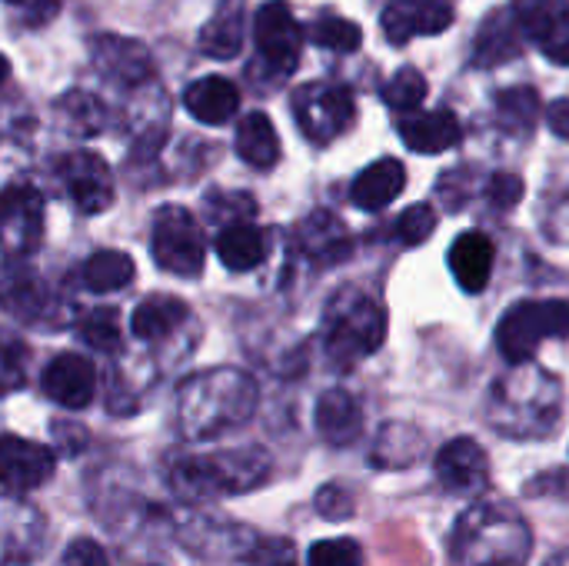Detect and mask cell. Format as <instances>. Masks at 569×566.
Here are the masks:
<instances>
[{
	"instance_id": "cell-1",
	"label": "cell",
	"mask_w": 569,
	"mask_h": 566,
	"mask_svg": "<svg viewBox=\"0 0 569 566\" xmlns=\"http://www.w3.org/2000/svg\"><path fill=\"white\" fill-rule=\"evenodd\" d=\"M507 377L490 400V420L507 437H547L560 420V384L537 367Z\"/></svg>"
},
{
	"instance_id": "cell-2",
	"label": "cell",
	"mask_w": 569,
	"mask_h": 566,
	"mask_svg": "<svg viewBox=\"0 0 569 566\" xmlns=\"http://www.w3.org/2000/svg\"><path fill=\"white\" fill-rule=\"evenodd\" d=\"M257 407V387L247 374H203L183 390V424L190 437H213L243 424Z\"/></svg>"
},
{
	"instance_id": "cell-3",
	"label": "cell",
	"mask_w": 569,
	"mask_h": 566,
	"mask_svg": "<svg viewBox=\"0 0 569 566\" xmlns=\"http://www.w3.org/2000/svg\"><path fill=\"white\" fill-rule=\"evenodd\" d=\"M383 337L387 314L363 290L343 287L327 307V354L337 367H353L357 360L377 354Z\"/></svg>"
},
{
	"instance_id": "cell-4",
	"label": "cell",
	"mask_w": 569,
	"mask_h": 566,
	"mask_svg": "<svg viewBox=\"0 0 569 566\" xmlns=\"http://www.w3.org/2000/svg\"><path fill=\"white\" fill-rule=\"evenodd\" d=\"M270 460L263 450H227L210 457H187L173 470L177 490L190 497H217V494H243L267 480Z\"/></svg>"
},
{
	"instance_id": "cell-5",
	"label": "cell",
	"mask_w": 569,
	"mask_h": 566,
	"mask_svg": "<svg viewBox=\"0 0 569 566\" xmlns=\"http://www.w3.org/2000/svg\"><path fill=\"white\" fill-rule=\"evenodd\" d=\"M567 300H523L510 307L497 324V347L510 364H527L540 350V344L567 337Z\"/></svg>"
},
{
	"instance_id": "cell-6",
	"label": "cell",
	"mask_w": 569,
	"mask_h": 566,
	"mask_svg": "<svg viewBox=\"0 0 569 566\" xmlns=\"http://www.w3.org/2000/svg\"><path fill=\"white\" fill-rule=\"evenodd\" d=\"M150 254L160 270L177 274V277H197L203 270L207 244L197 217L187 207H160L153 214V230H150Z\"/></svg>"
},
{
	"instance_id": "cell-7",
	"label": "cell",
	"mask_w": 569,
	"mask_h": 566,
	"mask_svg": "<svg viewBox=\"0 0 569 566\" xmlns=\"http://www.w3.org/2000/svg\"><path fill=\"white\" fill-rule=\"evenodd\" d=\"M43 240V197L30 183L0 193V247L7 257H27Z\"/></svg>"
},
{
	"instance_id": "cell-8",
	"label": "cell",
	"mask_w": 569,
	"mask_h": 566,
	"mask_svg": "<svg viewBox=\"0 0 569 566\" xmlns=\"http://www.w3.org/2000/svg\"><path fill=\"white\" fill-rule=\"evenodd\" d=\"M253 40L260 57L280 73H293L300 63V47H303V27L297 23L293 10L283 0H270L257 10L253 17Z\"/></svg>"
},
{
	"instance_id": "cell-9",
	"label": "cell",
	"mask_w": 569,
	"mask_h": 566,
	"mask_svg": "<svg viewBox=\"0 0 569 566\" xmlns=\"http://www.w3.org/2000/svg\"><path fill=\"white\" fill-rule=\"evenodd\" d=\"M297 123L313 143H330L353 123V97L343 87L310 83L297 93Z\"/></svg>"
},
{
	"instance_id": "cell-10",
	"label": "cell",
	"mask_w": 569,
	"mask_h": 566,
	"mask_svg": "<svg viewBox=\"0 0 569 566\" xmlns=\"http://www.w3.org/2000/svg\"><path fill=\"white\" fill-rule=\"evenodd\" d=\"M523 37L537 40L553 63H569V0H513Z\"/></svg>"
},
{
	"instance_id": "cell-11",
	"label": "cell",
	"mask_w": 569,
	"mask_h": 566,
	"mask_svg": "<svg viewBox=\"0 0 569 566\" xmlns=\"http://www.w3.org/2000/svg\"><path fill=\"white\" fill-rule=\"evenodd\" d=\"M437 480L450 494L480 497L490 487V464L477 440L457 437L437 454Z\"/></svg>"
},
{
	"instance_id": "cell-12",
	"label": "cell",
	"mask_w": 569,
	"mask_h": 566,
	"mask_svg": "<svg viewBox=\"0 0 569 566\" xmlns=\"http://www.w3.org/2000/svg\"><path fill=\"white\" fill-rule=\"evenodd\" d=\"M60 177H63L70 200L83 214H100L113 203V177H110V167L103 163V157H97L90 150H77L63 160Z\"/></svg>"
},
{
	"instance_id": "cell-13",
	"label": "cell",
	"mask_w": 569,
	"mask_h": 566,
	"mask_svg": "<svg viewBox=\"0 0 569 566\" xmlns=\"http://www.w3.org/2000/svg\"><path fill=\"white\" fill-rule=\"evenodd\" d=\"M53 450L23 437H0V487L37 490L53 477Z\"/></svg>"
},
{
	"instance_id": "cell-14",
	"label": "cell",
	"mask_w": 569,
	"mask_h": 566,
	"mask_svg": "<svg viewBox=\"0 0 569 566\" xmlns=\"http://www.w3.org/2000/svg\"><path fill=\"white\" fill-rule=\"evenodd\" d=\"M390 43H407L410 37H433L453 23V10L443 0H397L380 17Z\"/></svg>"
},
{
	"instance_id": "cell-15",
	"label": "cell",
	"mask_w": 569,
	"mask_h": 566,
	"mask_svg": "<svg viewBox=\"0 0 569 566\" xmlns=\"http://www.w3.org/2000/svg\"><path fill=\"white\" fill-rule=\"evenodd\" d=\"M93 390H97V370L80 354H60L43 370V394L67 410H83L93 400Z\"/></svg>"
},
{
	"instance_id": "cell-16",
	"label": "cell",
	"mask_w": 569,
	"mask_h": 566,
	"mask_svg": "<svg viewBox=\"0 0 569 566\" xmlns=\"http://www.w3.org/2000/svg\"><path fill=\"white\" fill-rule=\"evenodd\" d=\"M90 53H93V63L120 80V83H143L153 77V60H150V50L140 43V40H130V37H113V33H100L90 40Z\"/></svg>"
},
{
	"instance_id": "cell-17",
	"label": "cell",
	"mask_w": 569,
	"mask_h": 566,
	"mask_svg": "<svg viewBox=\"0 0 569 566\" xmlns=\"http://www.w3.org/2000/svg\"><path fill=\"white\" fill-rule=\"evenodd\" d=\"M397 130L413 153H447L463 137V127L450 110H410L397 120Z\"/></svg>"
},
{
	"instance_id": "cell-18",
	"label": "cell",
	"mask_w": 569,
	"mask_h": 566,
	"mask_svg": "<svg viewBox=\"0 0 569 566\" xmlns=\"http://www.w3.org/2000/svg\"><path fill=\"white\" fill-rule=\"evenodd\" d=\"M450 270L457 277V284L467 294H480L490 277H493V260H497V247L487 234L480 230H467L453 240L450 247Z\"/></svg>"
},
{
	"instance_id": "cell-19",
	"label": "cell",
	"mask_w": 569,
	"mask_h": 566,
	"mask_svg": "<svg viewBox=\"0 0 569 566\" xmlns=\"http://www.w3.org/2000/svg\"><path fill=\"white\" fill-rule=\"evenodd\" d=\"M407 183V170L397 157H383V160H373L357 180H353V190H350V200L353 207L373 214V210H383L387 203H393L400 197Z\"/></svg>"
},
{
	"instance_id": "cell-20",
	"label": "cell",
	"mask_w": 569,
	"mask_h": 566,
	"mask_svg": "<svg viewBox=\"0 0 569 566\" xmlns=\"http://www.w3.org/2000/svg\"><path fill=\"white\" fill-rule=\"evenodd\" d=\"M520 53H523V30H520L513 10H497L477 33L473 63L477 67H503Z\"/></svg>"
},
{
	"instance_id": "cell-21",
	"label": "cell",
	"mask_w": 569,
	"mask_h": 566,
	"mask_svg": "<svg viewBox=\"0 0 569 566\" xmlns=\"http://www.w3.org/2000/svg\"><path fill=\"white\" fill-rule=\"evenodd\" d=\"M183 103L200 123L217 127V123H227L240 110V90L227 77H200L187 87Z\"/></svg>"
},
{
	"instance_id": "cell-22",
	"label": "cell",
	"mask_w": 569,
	"mask_h": 566,
	"mask_svg": "<svg viewBox=\"0 0 569 566\" xmlns=\"http://www.w3.org/2000/svg\"><path fill=\"white\" fill-rule=\"evenodd\" d=\"M317 430L327 444L347 447L360 437L363 430V414L360 404L347 390H327L317 400Z\"/></svg>"
},
{
	"instance_id": "cell-23",
	"label": "cell",
	"mask_w": 569,
	"mask_h": 566,
	"mask_svg": "<svg viewBox=\"0 0 569 566\" xmlns=\"http://www.w3.org/2000/svg\"><path fill=\"white\" fill-rule=\"evenodd\" d=\"M217 257L233 274L253 270L267 260V234L253 224H230L217 237Z\"/></svg>"
},
{
	"instance_id": "cell-24",
	"label": "cell",
	"mask_w": 569,
	"mask_h": 566,
	"mask_svg": "<svg viewBox=\"0 0 569 566\" xmlns=\"http://www.w3.org/2000/svg\"><path fill=\"white\" fill-rule=\"evenodd\" d=\"M0 304L17 314V317H40L43 307H47V287L43 280L23 267V264H7L0 270Z\"/></svg>"
},
{
	"instance_id": "cell-25",
	"label": "cell",
	"mask_w": 569,
	"mask_h": 566,
	"mask_svg": "<svg viewBox=\"0 0 569 566\" xmlns=\"http://www.w3.org/2000/svg\"><path fill=\"white\" fill-rule=\"evenodd\" d=\"M237 153L243 163H250L257 170H270L280 160V140L263 110H250L237 123Z\"/></svg>"
},
{
	"instance_id": "cell-26",
	"label": "cell",
	"mask_w": 569,
	"mask_h": 566,
	"mask_svg": "<svg viewBox=\"0 0 569 566\" xmlns=\"http://www.w3.org/2000/svg\"><path fill=\"white\" fill-rule=\"evenodd\" d=\"M300 244L320 264H327V260L333 264V260H340V257L350 254V234H347V227L333 214H327V210H317V214H310L300 224Z\"/></svg>"
},
{
	"instance_id": "cell-27",
	"label": "cell",
	"mask_w": 569,
	"mask_h": 566,
	"mask_svg": "<svg viewBox=\"0 0 569 566\" xmlns=\"http://www.w3.org/2000/svg\"><path fill=\"white\" fill-rule=\"evenodd\" d=\"M183 317H187V307H183L177 297L160 294V297L143 300V304L133 310L130 330H133V337H140V340H163L167 334H173V330L183 324Z\"/></svg>"
},
{
	"instance_id": "cell-28",
	"label": "cell",
	"mask_w": 569,
	"mask_h": 566,
	"mask_svg": "<svg viewBox=\"0 0 569 566\" xmlns=\"http://www.w3.org/2000/svg\"><path fill=\"white\" fill-rule=\"evenodd\" d=\"M137 267L127 254L120 250H97L87 264H83V284L97 294H113L123 290L133 280Z\"/></svg>"
},
{
	"instance_id": "cell-29",
	"label": "cell",
	"mask_w": 569,
	"mask_h": 566,
	"mask_svg": "<svg viewBox=\"0 0 569 566\" xmlns=\"http://www.w3.org/2000/svg\"><path fill=\"white\" fill-rule=\"evenodd\" d=\"M200 50L213 60H233L243 50L240 10H220L200 33Z\"/></svg>"
},
{
	"instance_id": "cell-30",
	"label": "cell",
	"mask_w": 569,
	"mask_h": 566,
	"mask_svg": "<svg viewBox=\"0 0 569 566\" xmlns=\"http://www.w3.org/2000/svg\"><path fill=\"white\" fill-rule=\"evenodd\" d=\"M540 117H543V107H540L537 90H530V87H513L497 97V120L507 130H520V133L533 130Z\"/></svg>"
},
{
	"instance_id": "cell-31",
	"label": "cell",
	"mask_w": 569,
	"mask_h": 566,
	"mask_svg": "<svg viewBox=\"0 0 569 566\" xmlns=\"http://www.w3.org/2000/svg\"><path fill=\"white\" fill-rule=\"evenodd\" d=\"M307 37H310L317 47L333 50V53H353V50L363 43L360 23L347 20V17H317V20L307 27Z\"/></svg>"
},
{
	"instance_id": "cell-32",
	"label": "cell",
	"mask_w": 569,
	"mask_h": 566,
	"mask_svg": "<svg viewBox=\"0 0 569 566\" xmlns=\"http://www.w3.org/2000/svg\"><path fill=\"white\" fill-rule=\"evenodd\" d=\"M383 103L397 113H410L420 110V103L427 100V77L417 67H403L397 70L387 83H383Z\"/></svg>"
},
{
	"instance_id": "cell-33",
	"label": "cell",
	"mask_w": 569,
	"mask_h": 566,
	"mask_svg": "<svg viewBox=\"0 0 569 566\" xmlns=\"http://www.w3.org/2000/svg\"><path fill=\"white\" fill-rule=\"evenodd\" d=\"M117 310L113 307H97L90 314L80 317L77 330H80V340L93 350H117L120 347V324H117Z\"/></svg>"
},
{
	"instance_id": "cell-34",
	"label": "cell",
	"mask_w": 569,
	"mask_h": 566,
	"mask_svg": "<svg viewBox=\"0 0 569 566\" xmlns=\"http://www.w3.org/2000/svg\"><path fill=\"white\" fill-rule=\"evenodd\" d=\"M307 566H363V547L350 537L317 540L307 554Z\"/></svg>"
},
{
	"instance_id": "cell-35",
	"label": "cell",
	"mask_w": 569,
	"mask_h": 566,
	"mask_svg": "<svg viewBox=\"0 0 569 566\" xmlns=\"http://www.w3.org/2000/svg\"><path fill=\"white\" fill-rule=\"evenodd\" d=\"M437 230V210L430 203H413L403 210V217L397 220V237L407 244V247H420L433 237Z\"/></svg>"
},
{
	"instance_id": "cell-36",
	"label": "cell",
	"mask_w": 569,
	"mask_h": 566,
	"mask_svg": "<svg viewBox=\"0 0 569 566\" xmlns=\"http://www.w3.org/2000/svg\"><path fill=\"white\" fill-rule=\"evenodd\" d=\"M27 380V347L0 334V394H13Z\"/></svg>"
},
{
	"instance_id": "cell-37",
	"label": "cell",
	"mask_w": 569,
	"mask_h": 566,
	"mask_svg": "<svg viewBox=\"0 0 569 566\" xmlns=\"http://www.w3.org/2000/svg\"><path fill=\"white\" fill-rule=\"evenodd\" d=\"M487 197L497 210H510L523 200V180L513 173H497L487 187Z\"/></svg>"
},
{
	"instance_id": "cell-38",
	"label": "cell",
	"mask_w": 569,
	"mask_h": 566,
	"mask_svg": "<svg viewBox=\"0 0 569 566\" xmlns=\"http://www.w3.org/2000/svg\"><path fill=\"white\" fill-rule=\"evenodd\" d=\"M63 103H67V107H73L70 113H73V120H77V127H80L83 133H90V130H97V127H100L103 110H100V103H97L93 97H87V93H70Z\"/></svg>"
},
{
	"instance_id": "cell-39",
	"label": "cell",
	"mask_w": 569,
	"mask_h": 566,
	"mask_svg": "<svg viewBox=\"0 0 569 566\" xmlns=\"http://www.w3.org/2000/svg\"><path fill=\"white\" fill-rule=\"evenodd\" d=\"M63 566H110V560L100 550V544H93V540H73L67 547Z\"/></svg>"
},
{
	"instance_id": "cell-40",
	"label": "cell",
	"mask_w": 569,
	"mask_h": 566,
	"mask_svg": "<svg viewBox=\"0 0 569 566\" xmlns=\"http://www.w3.org/2000/svg\"><path fill=\"white\" fill-rule=\"evenodd\" d=\"M23 7H27L23 20H27L30 27H40V23H47L50 17H57V10H60V0H27Z\"/></svg>"
},
{
	"instance_id": "cell-41",
	"label": "cell",
	"mask_w": 569,
	"mask_h": 566,
	"mask_svg": "<svg viewBox=\"0 0 569 566\" xmlns=\"http://www.w3.org/2000/svg\"><path fill=\"white\" fill-rule=\"evenodd\" d=\"M547 127H550L557 137L569 140V100H553V103L547 107Z\"/></svg>"
},
{
	"instance_id": "cell-42",
	"label": "cell",
	"mask_w": 569,
	"mask_h": 566,
	"mask_svg": "<svg viewBox=\"0 0 569 566\" xmlns=\"http://www.w3.org/2000/svg\"><path fill=\"white\" fill-rule=\"evenodd\" d=\"M7 77H10V60L0 53V87H3V80H7Z\"/></svg>"
},
{
	"instance_id": "cell-43",
	"label": "cell",
	"mask_w": 569,
	"mask_h": 566,
	"mask_svg": "<svg viewBox=\"0 0 569 566\" xmlns=\"http://www.w3.org/2000/svg\"><path fill=\"white\" fill-rule=\"evenodd\" d=\"M3 3H27V0H3Z\"/></svg>"
},
{
	"instance_id": "cell-44",
	"label": "cell",
	"mask_w": 569,
	"mask_h": 566,
	"mask_svg": "<svg viewBox=\"0 0 569 566\" xmlns=\"http://www.w3.org/2000/svg\"><path fill=\"white\" fill-rule=\"evenodd\" d=\"M480 566H503V564H480Z\"/></svg>"
}]
</instances>
